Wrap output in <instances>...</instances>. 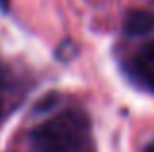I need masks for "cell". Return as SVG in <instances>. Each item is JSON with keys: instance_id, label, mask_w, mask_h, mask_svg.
I'll return each mask as SVG.
<instances>
[{"instance_id": "cell-6", "label": "cell", "mask_w": 154, "mask_h": 152, "mask_svg": "<svg viewBox=\"0 0 154 152\" xmlns=\"http://www.w3.org/2000/svg\"><path fill=\"white\" fill-rule=\"evenodd\" d=\"M146 152H154V142H152L150 146H148V150H146Z\"/></svg>"}, {"instance_id": "cell-4", "label": "cell", "mask_w": 154, "mask_h": 152, "mask_svg": "<svg viewBox=\"0 0 154 152\" xmlns=\"http://www.w3.org/2000/svg\"><path fill=\"white\" fill-rule=\"evenodd\" d=\"M143 49H144V51H148L150 55H154V41H152V43H148V45H144Z\"/></svg>"}, {"instance_id": "cell-3", "label": "cell", "mask_w": 154, "mask_h": 152, "mask_svg": "<svg viewBox=\"0 0 154 152\" xmlns=\"http://www.w3.org/2000/svg\"><path fill=\"white\" fill-rule=\"evenodd\" d=\"M123 31L127 37H143L154 31V12L150 10H131L123 22Z\"/></svg>"}, {"instance_id": "cell-1", "label": "cell", "mask_w": 154, "mask_h": 152, "mask_svg": "<svg viewBox=\"0 0 154 152\" xmlns=\"http://www.w3.org/2000/svg\"><path fill=\"white\" fill-rule=\"evenodd\" d=\"M88 117L78 109H66L47 119L29 133V144L35 152H70L88 133Z\"/></svg>"}, {"instance_id": "cell-7", "label": "cell", "mask_w": 154, "mask_h": 152, "mask_svg": "<svg viewBox=\"0 0 154 152\" xmlns=\"http://www.w3.org/2000/svg\"><path fill=\"white\" fill-rule=\"evenodd\" d=\"M0 115H2V102H0Z\"/></svg>"}, {"instance_id": "cell-2", "label": "cell", "mask_w": 154, "mask_h": 152, "mask_svg": "<svg viewBox=\"0 0 154 152\" xmlns=\"http://www.w3.org/2000/svg\"><path fill=\"white\" fill-rule=\"evenodd\" d=\"M125 70L133 82H137L148 92H154V55L143 49L125 65Z\"/></svg>"}, {"instance_id": "cell-5", "label": "cell", "mask_w": 154, "mask_h": 152, "mask_svg": "<svg viewBox=\"0 0 154 152\" xmlns=\"http://www.w3.org/2000/svg\"><path fill=\"white\" fill-rule=\"evenodd\" d=\"M8 4H10V0H0V8H2L4 12L8 10Z\"/></svg>"}]
</instances>
